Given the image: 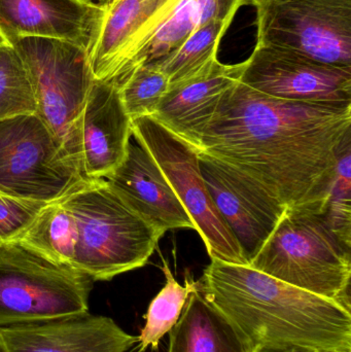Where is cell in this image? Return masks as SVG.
Wrapping results in <instances>:
<instances>
[{
  "label": "cell",
  "instance_id": "cell-1",
  "mask_svg": "<svg viewBox=\"0 0 351 352\" xmlns=\"http://www.w3.org/2000/svg\"><path fill=\"white\" fill-rule=\"evenodd\" d=\"M350 142L351 103L282 100L237 82L197 152L236 169L286 209L323 214Z\"/></svg>",
  "mask_w": 351,
  "mask_h": 352
},
{
  "label": "cell",
  "instance_id": "cell-2",
  "mask_svg": "<svg viewBox=\"0 0 351 352\" xmlns=\"http://www.w3.org/2000/svg\"><path fill=\"white\" fill-rule=\"evenodd\" d=\"M200 293L257 345L351 352V312L247 265L212 258Z\"/></svg>",
  "mask_w": 351,
  "mask_h": 352
},
{
  "label": "cell",
  "instance_id": "cell-3",
  "mask_svg": "<svg viewBox=\"0 0 351 352\" xmlns=\"http://www.w3.org/2000/svg\"><path fill=\"white\" fill-rule=\"evenodd\" d=\"M60 203L78 230L72 268L93 281L141 268L158 246L161 236L104 179L87 180Z\"/></svg>",
  "mask_w": 351,
  "mask_h": 352
},
{
  "label": "cell",
  "instance_id": "cell-4",
  "mask_svg": "<svg viewBox=\"0 0 351 352\" xmlns=\"http://www.w3.org/2000/svg\"><path fill=\"white\" fill-rule=\"evenodd\" d=\"M249 266L350 310V248L324 214L286 209Z\"/></svg>",
  "mask_w": 351,
  "mask_h": 352
},
{
  "label": "cell",
  "instance_id": "cell-5",
  "mask_svg": "<svg viewBox=\"0 0 351 352\" xmlns=\"http://www.w3.org/2000/svg\"><path fill=\"white\" fill-rule=\"evenodd\" d=\"M8 43L30 78L36 115L82 170L80 117L94 82L88 52L43 37H16Z\"/></svg>",
  "mask_w": 351,
  "mask_h": 352
},
{
  "label": "cell",
  "instance_id": "cell-6",
  "mask_svg": "<svg viewBox=\"0 0 351 352\" xmlns=\"http://www.w3.org/2000/svg\"><path fill=\"white\" fill-rule=\"evenodd\" d=\"M90 277L14 243L0 245V328L89 310Z\"/></svg>",
  "mask_w": 351,
  "mask_h": 352
},
{
  "label": "cell",
  "instance_id": "cell-7",
  "mask_svg": "<svg viewBox=\"0 0 351 352\" xmlns=\"http://www.w3.org/2000/svg\"><path fill=\"white\" fill-rule=\"evenodd\" d=\"M87 180L38 116L0 121V192L51 203Z\"/></svg>",
  "mask_w": 351,
  "mask_h": 352
},
{
  "label": "cell",
  "instance_id": "cell-8",
  "mask_svg": "<svg viewBox=\"0 0 351 352\" xmlns=\"http://www.w3.org/2000/svg\"><path fill=\"white\" fill-rule=\"evenodd\" d=\"M132 136L160 167L189 213L212 260L249 266L206 188L197 150L150 117L132 120Z\"/></svg>",
  "mask_w": 351,
  "mask_h": 352
},
{
  "label": "cell",
  "instance_id": "cell-9",
  "mask_svg": "<svg viewBox=\"0 0 351 352\" xmlns=\"http://www.w3.org/2000/svg\"><path fill=\"white\" fill-rule=\"evenodd\" d=\"M257 45L351 67V0H253Z\"/></svg>",
  "mask_w": 351,
  "mask_h": 352
},
{
  "label": "cell",
  "instance_id": "cell-10",
  "mask_svg": "<svg viewBox=\"0 0 351 352\" xmlns=\"http://www.w3.org/2000/svg\"><path fill=\"white\" fill-rule=\"evenodd\" d=\"M239 82L282 100L351 103V67L323 63L286 50L256 47L243 62Z\"/></svg>",
  "mask_w": 351,
  "mask_h": 352
},
{
  "label": "cell",
  "instance_id": "cell-11",
  "mask_svg": "<svg viewBox=\"0 0 351 352\" xmlns=\"http://www.w3.org/2000/svg\"><path fill=\"white\" fill-rule=\"evenodd\" d=\"M198 156L206 188L249 264L286 207L236 169L202 153Z\"/></svg>",
  "mask_w": 351,
  "mask_h": 352
},
{
  "label": "cell",
  "instance_id": "cell-12",
  "mask_svg": "<svg viewBox=\"0 0 351 352\" xmlns=\"http://www.w3.org/2000/svg\"><path fill=\"white\" fill-rule=\"evenodd\" d=\"M253 0H168L135 35L122 56L113 82L134 68L155 63L214 21H233Z\"/></svg>",
  "mask_w": 351,
  "mask_h": 352
},
{
  "label": "cell",
  "instance_id": "cell-13",
  "mask_svg": "<svg viewBox=\"0 0 351 352\" xmlns=\"http://www.w3.org/2000/svg\"><path fill=\"white\" fill-rule=\"evenodd\" d=\"M137 337L87 312L0 328V352H128Z\"/></svg>",
  "mask_w": 351,
  "mask_h": 352
},
{
  "label": "cell",
  "instance_id": "cell-14",
  "mask_svg": "<svg viewBox=\"0 0 351 352\" xmlns=\"http://www.w3.org/2000/svg\"><path fill=\"white\" fill-rule=\"evenodd\" d=\"M104 3L84 0H0V37L67 41L90 55L100 32Z\"/></svg>",
  "mask_w": 351,
  "mask_h": 352
},
{
  "label": "cell",
  "instance_id": "cell-15",
  "mask_svg": "<svg viewBox=\"0 0 351 352\" xmlns=\"http://www.w3.org/2000/svg\"><path fill=\"white\" fill-rule=\"evenodd\" d=\"M113 192L161 237L195 225L152 155L130 140L123 162L104 178Z\"/></svg>",
  "mask_w": 351,
  "mask_h": 352
},
{
  "label": "cell",
  "instance_id": "cell-16",
  "mask_svg": "<svg viewBox=\"0 0 351 352\" xmlns=\"http://www.w3.org/2000/svg\"><path fill=\"white\" fill-rule=\"evenodd\" d=\"M80 135L86 179H104L123 162L132 138V120L117 82L94 80L80 117Z\"/></svg>",
  "mask_w": 351,
  "mask_h": 352
},
{
  "label": "cell",
  "instance_id": "cell-17",
  "mask_svg": "<svg viewBox=\"0 0 351 352\" xmlns=\"http://www.w3.org/2000/svg\"><path fill=\"white\" fill-rule=\"evenodd\" d=\"M243 62L227 65L216 61L193 80L168 89L152 119L199 150L204 130L227 92L239 82Z\"/></svg>",
  "mask_w": 351,
  "mask_h": 352
},
{
  "label": "cell",
  "instance_id": "cell-18",
  "mask_svg": "<svg viewBox=\"0 0 351 352\" xmlns=\"http://www.w3.org/2000/svg\"><path fill=\"white\" fill-rule=\"evenodd\" d=\"M253 343L240 329L199 289L190 295L169 332L168 352H253Z\"/></svg>",
  "mask_w": 351,
  "mask_h": 352
},
{
  "label": "cell",
  "instance_id": "cell-19",
  "mask_svg": "<svg viewBox=\"0 0 351 352\" xmlns=\"http://www.w3.org/2000/svg\"><path fill=\"white\" fill-rule=\"evenodd\" d=\"M168 0H109L89 62L94 80L113 82L124 52Z\"/></svg>",
  "mask_w": 351,
  "mask_h": 352
},
{
  "label": "cell",
  "instance_id": "cell-20",
  "mask_svg": "<svg viewBox=\"0 0 351 352\" xmlns=\"http://www.w3.org/2000/svg\"><path fill=\"white\" fill-rule=\"evenodd\" d=\"M76 240V221L58 200L49 203L10 243L18 244L49 262L72 268Z\"/></svg>",
  "mask_w": 351,
  "mask_h": 352
},
{
  "label": "cell",
  "instance_id": "cell-21",
  "mask_svg": "<svg viewBox=\"0 0 351 352\" xmlns=\"http://www.w3.org/2000/svg\"><path fill=\"white\" fill-rule=\"evenodd\" d=\"M233 21H214L194 32L156 65L168 78L169 89L197 78L218 61L220 41Z\"/></svg>",
  "mask_w": 351,
  "mask_h": 352
},
{
  "label": "cell",
  "instance_id": "cell-22",
  "mask_svg": "<svg viewBox=\"0 0 351 352\" xmlns=\"http://www.w3.org/2000/svg\"><path fill=\"white\" fill-rule=\"evenodd\" d=\"M163 273L166 277L164 287L152 300L144 318L146 324L137 337V352L146 351L148 347L158 351L160 341L175 326L190 295L198 289L197 281L185 277L181 285L174 278L168 263L163 260Z\"/></svg>",
  "mask_w": 351,
  "mask_h": 352
},
{
  "label": "cell",
  "instance_id": "cell-23",
  "mask_svg": "<svg viewBox=\"0 0 351 352\" xmlns=\"http://www.w3.org/2000/svg\"><path fill=\"white\" fill-rule=\"evenodd\" d=\"M34 90L16 50L0 47V121L18 116L36 115Z\"/></svg>",
  "mask_w": 351,
  "mask_h": 352
},
{
  "label": "cell",
  "instance_id": "cell-24",
  "mask_svg": "<svg viewBox=\"0 0 351 352\" xmlns=\"http://www.w3.org/2000/svg\"><path fill=\"white\" fill-rule=\"evenodd\" d=\"M117 85L131 120L152 117L169 89L168 78L154 64L134 68Z\"/></svg>",
  "mask_w": 351,
  "mask_h": 352
},
{
  "label": "cell",
  "instance_id": "cell-25",
  "mask_svg": "<svg viewBox=\"0 0 351 352\" xmlns=\"http://www.w3.org/2000/svg\"><path fill=\"white\" fill-rule=\"evenodd\" d=\"M351 142L338 159L335 180L327 208L323 213L328 225L338 238L350 248L351 226Z\"/></svg>",
  "mask_w": 351,
  "mask_h": 352
},
{
  "label": "cell",
  "instance_id": "cell-26",
  "mask_svg": "<svg viewBox=\"0 0 351 352\" xmlns=\"http://www.w3.org/2000/svg\"><path fill=\"white\" fill-rule=\"evenodd\" d=\"M47 204L0 192V245L10 243L21 235Z\"/></svg>",
  "mask_w": 351,
  "mask_h": 352
},
{
  "label": "cell",
  "instance_id": "cell-27",
  "mask_svg": "<svg viewBox=\"0 0 351 352\" xmlns=\"http://www.w3.org/2000/svg\"><path fill=\"white\" fill-rule=\"evenodd\" d=\"M253 352H317L297 346H282V345H257Z\"/></svg>",
  "mask_w": 351,
  "mask_h": 352
},
{
  "label": "cell",
  "instance_id": "cell-28",
  "mask_svg": "<svg viewBox=\"0 0 351 352\" xmlns=\"http://www.w3.org/2000/svg\"><path fill=\"white\" fill-rule=\"evenodd\" d=\"M6 41H4L3 38H2V37H0V47H1L2 45H3V43H5Z\"/></svg>",
  "mask_w": 351,
  "mask_h": 352
},
{
  "label": "cell",
  "instance_id": "cell-29",
  "mask_svg": "<svg viewBox=\"0 0 351 352\" xmlns=\"http://www.w3.org/2000/svg\"><path fill=\"white\" fill-rule=\"evenodd\" d=\"M84 1L94 2V0H84Z\"/></svg>",
  "mask_w": 351,
  "mask_h": 352
},
{
  "label": "cell",
  "instance_id": "cell-30",
  "mask_svg": "<svg viewBox=\"0 0 351 352\" xmlns=\"http://www.w3.org/2000/svg\"><path fill=\"white\" fill-rule=\"evenodd\" d=\"M317 352H337V351H317Z\"/></svg>",
  "mask_w": 351,
  "mask_h": 352
}]
</instances>
